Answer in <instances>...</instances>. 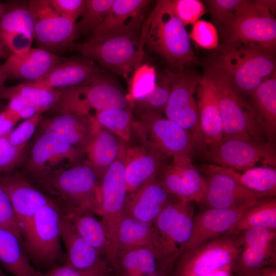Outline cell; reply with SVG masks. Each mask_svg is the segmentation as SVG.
Returning a JSON list of instances; mask_svg holds the SVG:
<instances>
[{
    "label": "cell",
    "instance_id": "obj_23",
    "mask_svg": "<svg viewBox=\"0 0 276 276\" xmlns=\"http://www.w3.org/2000/svg\"><path fill=\"white\" fill-rule=\"evenodd\" d=\"M101 74L96 62L93 60L83 56H73L62 58L39 80L26 83L62 90L89 83Z\"/></svg>",
    "mask_w": 276,
    "mask_h": 276
},
{
    "label": "cell",
    "instance_id": "obj_21",
    "mask_svg": "<svg viewBox=\"0 0 276 276\" xmlns=\"http://www.w3.org/2000/svg\"><path fill=\"white\" fill-rule=\"evenodd\" d=\"M35 24L28 2L7 3V9L0 18V41L11 54L26 53L32 48Z\"/></svg>",
    "mask_w": 276,
    "mask_h": 276
},
{
    "label": "cell",
    "instance_id": "obj_33",
    "mask_svg": "<svg viewBox=\"0 0 276 276\" xmlns=\"http://www.w3.org/2000/svg\"><path fill=\"white\" fill-rule=\"evenodd\" d=\"M21 241L0 226V264L14 276H43L31 264Z\"/></svg>",
    "mask_w": 276,
    "mask_h": 276
},
{
    "label": "cell",
    "instance_id": "obj_48",
    "mask_svg": "<svg viewBox=\"0 0 276 276\" xmlns=\"http://www.w3.org/2000/svg\"><path fill=\"white\" fill-rule=\"evenodd\" d=\"M247 1L209 0L206 1L213 18L221 25L232 17Z\"/></svg>",
    "mask_w": 276,
    "mask_h": 276
},
{
    "label": "cell",
    "instance_id": "obj_3",
    "mask_svg": "<svg viewBox=\"0 0 276 276\" xmlns=\"http://www.w3.org/2000/svg\"><path fill=\"white\" fill-rule=\"evenodd\" d=\"M204 76L212 82L217 98L224 139L268 142L250 102L239 94L219 66L212 60Z\"/></svg>",
    "mask_w": 276,
    "mask_h": 276
},
{
    "label": "cell",
    "instance_id": "obj_27",
    "mask_svg": "<svg viewBox=\"0 0 276 276\" xmlns=\"http://www.w3.org/2000/svg\"><path fill=\"white\" fill-rule=\"evenodd\" d=\"M60 234L66 252L65 264L80 270L109 272L107 261L78 234L63 213L61 217Z\"/></svg>",
    "mask_w": 276,
    "mask_h": 276
},
{
    "label": "cell",
    "instance_id": "obj_55",
    "mask_svg": "<svg viewBox=\"0 0 276 276\" xmlns=\"http://www.w3.org/2000/svg\"><path fill=\"white\" fill-rule=\"evenodd\" d=\"M202 276H237V275L235 270V267H232Z\"/></svg>",
    "mask_w": 276,
    "mask_h": 276
},
{
    "label": "cell",
    "instance_id": "obj_50",
    "mask_svg": "<svg viewBox=\"0 0 276 276\" xmlns=\"http://www.w3.org/2000/svg\"><path fill=\"white\" fill-rule=\"evenodd\" d=\"M59 15L76 22L83 13L85 0H48Z\"/></svg>",
    "mask_w": 276,
    "mask_h": 276
},
{
    "label": "cell",
    "instance_id": "obj_45",
    "mask_svg": "<svg viewBox=\"0 0 276 276\" xmlns=\"http://www.w3.org/2000/svg\"><path fill=\"white\" fill-rule=\"evenodd\" d=\"M27 147L17 148L10 143L7 136L0 137V176L19 168Z\"/></svg>",
    "mask_w": 276,
    "mask_h": 276
},
{
    "label": "cell",
    "instance_id": "obj_36",
    "mask_svg": "<svg viewBox=\"0 0 276 276\" xmlns=\"http://www.w3.org/2000/svg\"><path fill=\"white\" fill-rule=\"evenodd\" d=\"M257 227L276 229L275 196L261 198L248 204L228 235L235 236L244 230Z\"/></svg>",
    "mask_w": 276,
    "mask_h": 276
},
{
    "label": "cell",
    "instance_id": "obj_11",
    "mask_svg": "<svg viewBox=\"0 0 276 276\" xmlns=\"http://www.w3.org/2000/svg\"><path fill=\"white\" fill-rule=\"evenodd\" d=\"M240 251L235 236L215 238L183 251L174 261L169 276H202L235 267Z\"/></svg>",
    "mask_w": 276,
    "mask_h": 276
},
{
    "label": "cell",
    "instance_id": "obj_37",
    "mask_svg": "<svg viewBox=\"0 0 276 276\" xmlns=\"http://www.w3.org/2000/svg\"><path fill=\"white\" fill-rule=\"evenodd\" d=\"M275 241H260L241 247L235 265L237 276L276 266Z\"/></svg>",
    "mask_w": 276,
    "mask_h": 276
},
{
    "label": "cell",
    "instance_id": "obj_8",
    "mask_svg": "<svg viewBox=\"0 0 276 276\" xmlns=\"http://www.w3.org/2000/svg\"><path fill=\"white\" fill-rule=\"evenodd\" d=\"M29 144L24 160L18 169L28 178L44 176L66 169L85 160L84 152L59 134L36 132Z\"/></svg>",
    "mask_w": 276,
    "mask_h": 276
},
{
    "label": "cell",
    "instance_id": "obj_24",
    "mask_svg": "<svg viewBox=\"0 0 276 276\" xmlns=\"http://www.w3.org/2000/svg\"><path fill=\"white\" fill-rule=\"evenodd\" d=\"M99 126L93 116L63 113L42 117L36 132L56 133L85 153Z\"/></svg>",
    "mask_w": 276,
    "mask_h": 276
},
{
    "label": "cell",
    "instance_id": "obj_38",
    "mask_svg": "<svg viewBox=\"0 0 276 276\" xmlns=\"http://www.w3.org/2000/svg\"><path fill=\"white\" fill-rule=\"evenodd\" d=\"M61 91L21 82L0 89V101L19 97L35 106L41 113L51 110L58 102Z\"/></svg>",
    "mask_w": 276,
    "mask_h": 276
},
{
    "label": "cell",
    "instance_id": "obj_35",
    "mask_svg": "<svg viewBox=\"0 0 276 276\" xmlns=\"http://www.w3.org/2000/svg\"><path fill=\"white\" fill-rule=\"evenodd\" d=\"M217 170L234 178L239 185L252 192L268 197L276 195V168L261 166L243 171L213 165Z\"/></svg>",
    "mask_w": 276,
    "mask_h": 276
},
{
    "label": "cell",
    "instance_id": "obj_5",
    "mask_svg": "<svg viewBox=\"0 0 276 276\" xmlns=\"http://www.w3.org/2000/svg\"><path fill=\"white\" fill-rule=\"evenodd\" d=\"M275 1H247L221 25L223 45H254L275 54Z\"/></svg>",
    "mask_w": 276,
    "mask_h": 276
},
{
    "label": "cell",
    "instance_id": "obj_28",
    "mask_svg": "<svg viewBox=\"0 0 276 276\" xmlns=\"http://www.w3.org/2000/svg\"><path fill=\"white\" fill-rule=\"evenodd\" d=\"M196 94L199 121L205 151L218 144L222 139L223 122L214 86L204 75L200 78Z\"/></svg>",
    "mask_w": 276,
    "mask_h": 276
},
{
    "label": "cell",
    "instance_id": "obj_57",
    "mask_svg": "<svg viewBox=\"0 0 276 276\" xmlns=\"http://www.w3.org/2000/svg\"><path fill=\"white\" fill-rule=\"evenodd\" d=\"M8 78L7 75L5 72L2 64H0V89L5 86V82Z\"/></svg>",
    "mask_w": 276,
    "mask_h": 276
},
{
    "label": "cell",
    "instance_id": "obj_18",
    "mask_svg": "<svg viewBox=\"0 0 276 276\" xmlns=\"http://www.w3.org/2000/svg\"><path fill=\"white\" fill-rule=\"evenodd\" d=\"M156 179L170 195L191 203L201 202L207 186L206 178L189 157L172 158Z\"/></svg>",
    "mask_w": 276,
    "mask_h": 276
},
{
    "label": "cell",
    "instance_id": "obj_29",
    "mask_svg": "<svg viewBox=\"0 0 276 276\" xmlns=\"http://www.w3.org/2000/svg\"><path fill=\"white\" fill-rule=\"evenodd\" d=\"M173 197L156 178L154 179L134 192L127 194L124 216L153 223Z\"/></svg>",
    "mask_w": 276,
    "mask_h": 276
},
{
    "label": "cell",
    "instance_id": "obj_12",
    "mask_svg": "<svg viewBox=\"0 0 276 276\" xmlns=\"http://www.w3.org/2000/svg\"><path fill=\"white\" fill-rule=\"evenodd\" d=\"M60 206L54 201L42 206L22 234L24 247L38 264L52 265L62 257Z\"/></svg>",
    "mask_w": 276,
    "mask_h": 276
},
{
    "label": "cell",
    "instance_id": "obj_30",
    "mask_svg": "<svg viewBox=\"0 0 276 276\" xmlns=\"http://www.w3.org/2000/svg\"><path fill=\"white\" fill-rule=\"evenodd\" d=\"M131 247L152 250L158 256L160 267H164L162 242L153 223L124 216L119 228L118 250Z\"/></svg>",
    "mask_w": 276,
    "mask_h": 276
},
{
    "label": "cell",
    "instance_id": "obj_42",
    "mask_svg": "<svg viewBox=\"0 0 276 276\" xmlns=\"http://www.w3.org/2000/svg\"><path fill=\"white\" fill-rule=\"evenodd\" d=\"M157 80L154 66L149 63L141 64L127 80L128 92L126 98L129 103L150 94L155 88Z\"/></svg>",
    "mask_w": 276,
    "mask_h": 276
},
{
    "label": "cell",
    "instance_id": "obj_61",
    "mask_svg": "<svg viewBox=\"0 0 276 276\" xmlns=\"http://www.w3.org/2000/svg\"><path fill=\"white\" fill-rule=\"evenodd\" d=\"M5 107H4L3 104L0 102V112L2 111L3 109H4Z\"/></svg>",
    "mask_w": 276,
    "mask_h": 276
},
{
    "label": "cell",
    "instance_id": "obj_51",
    "mask_svg": "<svg viewBox=\"0 0 276 276\" xmlns=\"http://www.w3.org/2000/svg\"><path fill=\"white\" fill-rule=\"evenodd\" d=\"M8 101L5 108L19 121L29 119L37 113H41L35 106L19 97H13Z\"/></svg>",
    "mask_w": 276,
    "mask_h": 276
},
{
    "label": "cell",
    "instance_id": "obj_26",
    "mask_svg": "<svg viewBox=\"0 0 276 276\" xmlns=\"http://www.w3.org/2000/svg\"><path fill=\"white\" fill-rule=\"evenodd\" d=\"M62 59L59 55L37 47L22 54H11L2 65L8 78L32 82L42 78Z\"/></svg>",
    "mask_w": 276,
    "mask_h": 276
},
{
    "label": "cell",
    "instance_id": "obj_31",
    "mask_svg": "<svg viewBox=\"0 0 276 276\" xmlns=\"http://www.w3.org/2000/svg\"><path fill=\"white\" fill-rule=\"evenodd\" d=\"M125 144L111 132L99 126L85 151V159L101 182L110 166L117 159Z\"/></svg>",
    "mask_w": 276,
    "mask_h": 276
},
{
    "label": "cell",
    "instance_id": "obj_2",
    "mask_svg": "<svg viewBox=\"0 0 276 276\" xmlns=\"http://www.w3.org/2000/svg\"><path fill=\"white\" fill-rule=\"evenodd\" d=\"M141 36L151 51L177 68L182 69L197 60L189 35L172 10L169 0L157 1Z\"/></svg>",
    "mask_w": 276,
    "mask_h": 276
},
{
    "label": "cell",
    "instance_id": "obj_52",
    "mask_svg": "<svg viewBox=\"0 0 276 276\" xmlns=\"http://www.w3.org/2000/svg\"><path fill=\"white\" fill-rule=\"evenodd\" d=\"M109 272L100 270H83L64 264L54 267L43 273V276H107Z\"/></svg>",
    "mask_w": 276,
    "mask_h": 276
},
{
    "label": "cell",
    "instance_id": "obj_49",
    "mask_svg": "<svg viewBox=\"0 0 276 276\" xmlns=\"http://www.w3.org/2000/svg\"><path fill=\"white\" fill-rule=\"evenodd\" d=\"M0 226L13 233L22 242L15 214L9 199L5 191L0 187Z\"/></svg>",
    "mask_w": 276,
    "mask_h": 276
},
{
    "label": "cell",
    "instance_id": "obj_6",
    "mask_svg": "<svg viewBox=\"0 0 276 276\" xmlns=\"http://www.w3.org/2000/svg\"><path fill=\"white\" fill-rule=\"evenodd\" d=\"M125 151L123 149L117 159L105 172L100 182L99 215L104 228L107 242L106 260L118 273L117 254L118 232L124 216L127 196L125 176Z\"/></svg>",
    "mask_w": 276,
    "mask_h": 276
},
{
    "label": "cell",
    "instance_id": "obj_20",
    "mask_svg": "<svg viewBox=\"0 0 276 276\" xmlns=\"http://www.w3.org/2000/svg\"><path fill=\"white\" fill-rule=\"evenodd\" d=\"M203 170L207 175V186L200 203L205 205L206 208H236L268 197L244 188L231 176L215 169L211 164L205 165Z\"/></svg>",
    "mask_w": 276,
    "mask_h": 276
},
{
    "label": "cell",
    "instance_id": "obj_59",
    "mask_svg": "<svg viewBox=\"0 0 276 276\" xmlns=\"http://www.w3.org/2000/svg\"><path fill=\"white\" fill-rule=\"evenodd\" d=\"M7 8V3L0 2V18L4 14Z\"/></svg>",
    "mask_w": 276,
    "mask_h": 276
},
{
    "label": "cell",
    "instance_id": "obj_47",
    "mask_svg": "<svg viewBox=\"0 0 276 276\" xmlns=\"http://www.w3.org/2000/svg\"><path fill=\"white\" fill-rule=\"evenodd\" d=\"M42 117V113H37L24 120L7 136L10 143L17 148H27L31 139L35 135Z\"/></svg>",
    "mask_w": 276,
    "mask_h": 276
},
{
    "label": "cell",
    "instance_id": "obj_53",
    "mask_svg": "<svg viewBox=\"0 0 276 276\" xmlns=\"http://www.w3.org/2000/svg\"><path fill=\"white\" fill-rule=\"evenodd\" d=\"M19 121L5 108L0 112V137H6Z\"/></svg>",
    "mask_w": 276,
    "mask_h": 276
},
{
    "label": "cell",
    "instance_id": "obj_16",
    "mask_svg": "<svg viewBox=\"0 0 276 276\" xmlns=\"http://www.w3.org/2000/svg\"><path fill=\"white\" fill-rule=\"evenodd\" d=\"M28 5L35 18L38 48L58 55L74 47L79 35L76 22L58 14L48 0L30 1Z\"/></svg>",
    "mask_w": 276,
    "mask_h": 276
},
{
    "label": "cell",
    "instance_id": "obj_39",
    "mask_svg": "<svg viewBox=\"0 0 276 276\" xmlns=\"http://www.w3.org/2000/svg\"><path fill=\"white\" fill-rule=\"evenodd\" d=\"M63 213L78 234L106 260L107 251V238L101 221L97 219L94 215L71 212Z\"/></svg>",
    "mask_w": 276,
    "mask_h": 276
},
{
    "label": "cell",
    "instance_id": "obj_22",
    "mask_svg": "<svg viewBox=\"0 0 276 276\" xmlns=\"http://www.w3.org/2000/svg\"><path fill=\"white\" fill-rule=\"evenodd\" d=\"M251 202L229 209L206 208L198 212L194 216L191 236L184 251L195 249L208 241L228 235L244 209Z\"/></svg>",
    "mask_w": 276,
    "mask_h": 276
},
{
    "label": "cell",
    "instance_id": "obj_1",
    "mask_svg": "<svg viewBox=\"0 0 276 276\" xmlns=\"http://www.w3.org/2000/svg\"><path fill=\"white\" fill-rule=\"evenodd\" d=\"M28 179L62 205L65 212L99 215L100 181L85 159L62 171L37 178Z\"/></svg>",
    "mask_w": 276,
    "mask_h": 276
},
{
    "label": "cell",
    "instance_id": "obj_46",
    "mask_svg": "<svg viewBox=\"0 0 276 276\" xmlns=\"http://www.w3.org/2000/svg\"><path fill=\"white\" fill-rule=\"evenodd\" d=\"M189 37L202 48L211 50L218 47V31L209 21L199 19L193 24Z\"/></svg>",
    "mask_w": 276,
    "mask_h": 276
},
{
    "label": "cell",
    "instance_id": "obj_34",
    "mask_svg": "<svg viewBox=\"0 0 276 276\" xmlns=\"http://www.w3.org/2000/svg\"><path fill=\"white\" fill-rule=\"evenodd\" d=\"M118 276H149L160 267L157 255L144 247H131L118 250Z\"/></svg>",
    "mask_w": 276,
    "mask_h": 276
},
{
    "label": "cell",
    "instance_id": "obj_19",
    "mask_svg": "<svg viewBox=\"0 0 276 276\" xmlns=\"http://www.w3.org/2000/svg\"><path fill=\"white\" fill-rule=\"evenodd\" d=\"M133 140L131 139L125 144V176L127 194L134 192L156 178L169 163V158L158 151L136 139L135 142Z\"/></svg>",
    "mask_w": 276,
    "mask_h": 276
},
{
    "label": "cell",
    "instance_id": "obj_17",
    "mask_svg": "<svg viewBox=\"0 0 276 276\" xmlns=\"http://www.w3.org/2000/svg\"><path fill=\"white\" fill-rule=\"evenodd\" d=\"M0 187L9 199L21 236L37 212L55 201L36 187L18 169L0 176Z\"/></svg>",
    "mask_w": 276,
    "mask_h": 276
},
{
    "label": "cell",
    "instance_id": "obj_58",
    "mask_svg": "<svg viewBox=\"0 0 276 276\" xmlns=\"http://www.w3.org/2000/svg\"><path fill=\"white\" fill-rule=\"evenodd\" d=\"M149 276H169V272L166 270L158 269Z\"/></svg>",
    "mask_w": 276,
    "mask_h": 276
},
{
    "label": "cell",
    "instance_id": "obj_60",
    "mask_svg": "<svg viewBox=\"0 0 276 276\" xmlns=\"http://www.w3.org/2000/svg\"><path fill=\"white\" fill-rule=\"evenodd\" d=\"M0 276H6L2 269L1 264H0Z\"/></svg>",
    "mask_w": 276,
    "mask_h": 276
},
{
    "label": "cell",
    "instance_id": "obj_7",
    "mask_svg": "<svg viewBox=\"0 0 276 276\" xmlns=\"http://www.w3.org/2000/svg\"><path fill=\"white\" fill-rule=\"evenodd\" d=\"M145 42L136 33L113 36L89 38L74 48L82 56L124 77L127 80L141 64Z\"/></svg>",
    "mask_w": 276,
    "mask_h": 276
},
{
    "label": "cell",
    "instance_id": "obj_14",
    "mask_svg": "<svg viewBox=\"0 0 276 276\" xmlns=\"http://www.w3.org/2000/svg\"><path fill=\"white\" fill-rule=\"evenodd\" d=\"M194 216L191 202L173 197L153 223L162 242L164 266L168 270L191 237Z\"/></svg>",
    "mask_w": 276,
    "mask_h": 276
},
{
    "label": "cell",
    "instance_id": "obj_15",
    "mask_svg": "<svg viewBox=\"0 0 276 276\" xmlns=\"http://www.w3.org/2000/svg\"><path fill=\"white\" fill-rule=\"evenodd\" d=\"M211 164L237 171L261 166L275 167L274 143L239 139H224L202 154Z\"/></svg>",
    "mask_w": 276,
    "mask_h": 276
},
{
    "label": "cell",
    "instance_id": "obj_13",
    "mask_svg": "<svg viewBox=\"0 0 276 276\" xmlns=\"http://www.w3.org/2000/svg\"><path fill=\"white\" fill-rule=\"evenodd\" d=\"M200 78L191 72H172L170 96L164 113L190 135L196 150L202 154L205 147L195 98Z\"/></svg>",
    "mask_w": 276,
    "mask_h": 276
},
{
    "label": "cell",
    "instance_id": "obj_10",
    "mask_svg": "<svg viewBox=\"0 0 276 276\" xmlns=\"http://www.w3.org/2000/svg\"><path fill=\"white\" fill-rule=\"evenodd\" d=\"M133 113L132 136L168 158H192L196 151L190 135L173 121L162 113Z\"/></svg>",
    "mask_w": 276,
    "mask_h": 276
},
{
    "label": "cell",
    "instance_id": "obj_56",
    "mask_svg": "<svg viewBox=\"0 0 276 276\" xmlns=\"http://www.w3.org/2000/svg\"><path fill=\"white\" fill-rule=\"evenodd\" d=\"M11 53L6 47L0 41V59H7Z\"/></svg>",
    "mask_w": 276,
    "mask_h": 276
},
{
    "label": "cell",
    "instance_id": "obj_40",
    "mask_svg": "<svg viewBox=\"0 0 276 276\" xmlns=\"http://www.w3.org/2000/svg\"><path fill=\"white\" fill-rule=\"evenodd\" d=\"M102 128L111 132L125 143L132 134L133 113L130 108L98 111L93 116Z\"/></svg>",
    "mask_w": 276,
    "mask_h": 276
},
{
    "label": "cell",
    "instance_id": "obj_54",
    "mask_svg": "<svg viewBox=\"0 0 276 276\" xmlns=\"http://www.w3.org/2000/svg\"><path fill=\"white\" fill-rule=\"evenodd\" d=\"M243 276H276V266L265 267Z\"/></svg>",
    "mask_w": 276,
    "mask_h": 276
},
{
    "label": "cell",
    "instance_id": "obj_44",
    "mask_svg": "<svg viewBox=\"0 0 276 276\" xmlns=\"http://www.w3.org/2000/svg\"><path fill=\"white\" fill-rule=\"evenodd\" d=\"M173 12L185 27L193 24L205 13L203 4L198 0H169Z\"/></svg>",
    "mask_w": 276,
    "mask_h": 276
},
{
    "label": "cell",
    "instance_id": "obj_25",
    "mask_svg": "<svg viewBox=\"0 0 276 276\" xmlns=\"http://www.w3.org/2000/svg\"><path fill=\"white\" fill-rule=\"evenodd\" d=\"M150 3L148 0H114L103 21L89 38L135 33Z\"/></svg>",
    "mask_w": 276,
    "mask_h": 276
},
{
    "label": "cell",
    "instance_id": "obj_32",
    "mask_svg": "<svg viewBox=\"0 0 276 276\" xmlns=\"http://www.w3.org/2000/svg\"><path fill=\"white\" fill-rule=\"evenodd\" d=\"M250 103L268 142L276 133V73L262 83L250 95Z\"/></svg>",
    "mask_w": 276,
    "mask_h": 276
},
{
    "label": "cell",
    "instance_id": "obj_4",
    "mask_svg": "<svg viewBox=\"0 0 276 276\" xmlns=\"http://www.w3.org/2000/svg\"><path fill=\"white\" fill-rule=\"evenodd\" d=\"M212 60L242 96L250 95L276 73L275 54L254 45H223Z\"/></svg>",
    "mask_w": 276,
    "mask_h": 276
},
{
    "label": "cell",
    "instance_id": "obj_41",
    "mask_svg": "<svg viewBox=\"0 0 276 276\" xmlns=\"http://www.w3.org/2000/svg\"><path fill=\"white\" fill-rule=\"evenodd\" d=\"M172 72L160 75L154 90L145 97L129 104L133 113L154 112H164L170 93Z\"/></svg>",
    "mask_w": 276,
    "mask_h": 276
},
{
    "label": "cell",
    "instance_id": "obj_9",
    "mask_svg": "<svg viewBox=\"0 0 276 276\" xmlns=\"http://www.w3.org/2000/svg\"><path fill=\"white\" fill-rule=\"evenodd\" d=\"M60 90V99L51 109L55 114L94 116L102 110L129 108L126 94L102 74L86 84Z\"/></svg>",
    "mask_w": 276,
    "mask_h": 276
},
{
    "label": "cell",
    "instance_id": "obj_43",
    "mask_svg": "<svg viewBox=\"0 0 276 276\" xmlns=\"http://www.w3.org/2000/svg\"><path fill=\"white\" fill-rule=\"evenodd\" d=\"M114 0H85L80 20L76 22L78 34L90 36L103 21Z\"/></svg>",
    "mask_w": 276,
    "mask_h": 276
}]
</instances>
